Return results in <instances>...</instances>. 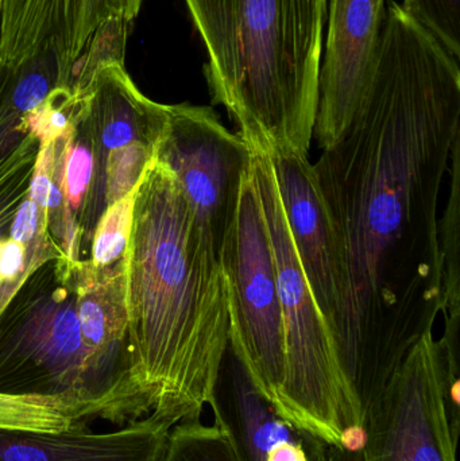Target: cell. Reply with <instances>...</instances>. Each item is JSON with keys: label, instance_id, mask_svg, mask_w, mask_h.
Masks as SVG:
<instances>
[{"label": "cell", "instance_id": "cell-1", "mask_svg": "<svg viewBox=\"0 0 460 461\" xmlns=\"http://www.w3.org/2000/svg\"><path fill=\"white\" fill-rule=\"evenodd\" d=\"M459 138V59L389 0L356 115L313 165L337 244L331 332L365 428L442 314L439 203Z\"/></svg>", "mask_w": 460, "mask_h": 461}, {"label": "cell", "instance_id": "cell-2", "mask_svg": "<svg viewBox=\"0 0 460 461\" xmlns=\"http://www.w3.org/2000/svg\"><path fill=\"white\" fill-rule=\"evenodd\" d=\"M127 336L150 414L175 427L210 405L229 347L218 252L175 173L153 157L123 258Z\"/></svg>", "mask_w": 460, "mask_h": 461}, {"label": "cell", "instance_id": "cell-3", "mask_svg": "<svg viewBox=\"0 0 460 461\" xmlns=\"http://www.w3.org/2000/svg\"><path fill=\"white\" fill-rule=\"evenodd\" d=\"M207 49L213 104L262 150L308 156L319 105L326 0H185Z\"/></svg>", "mask_w": 460, "mask_h": 461}, {"label": "cell", "instance_id": "cell-4", "mask_svg": "<svg viewBox=\"0 0 460 461\" xmlns=\"http://www.w3.org/2000/svg\"><path fill=\"white\" fill-rule=\"evenodd\" d=\"M248 146L251 175L275 254L283 312L285 384L278 414L327 446L339 447L342 430L359 424L351 408L334 336L300 265L269 157L261 149Z\"/></svg>", "mask_w": 460, "mask_h": 461}, {"label": "cell", "instance_id": "cell-5", "mask_svg": "<svg viewBox=\"0 0 460 461\" xmlns=\"http://www.w3.org/2000/svg\"><path fill=\"white\" fill-rule=\"evenodd\" d=\"M219 260L229 312L230 347L278 413L285 384L283 312L275 254L251 167L243 178L237 215Z\"/></svg>", "mask_w": 460, "mask_h": 461}, {"label": "cell", "instance_id": "cell-6", "mask_svg": "<svg viewBox=\"0 0 460 461\" xmlns=\"http://www.w3.org/2000/svg\"><path fill=\"white\" fill-rule=\"evenodd\" d=\"M364 449L329 446V461H455L445 401L442 348L434 330L413 346L366 425Z\"/></svg>", "mask_w": 460, "mask_h": 461}, {"label": "cell", "instance_id": "cell-7", "mask_svg": "<svg viewBox=\"0 0 460 461\" xmlns=\"http://www.w3.org/2000/svg\"><path fill=\"white\" fill-rule=\"evenodd\" d=\"M154 156L175 173L197 221L221 254L250 167L248 143L229 131L211 107L167 105Z\"/></svg>", "mask_w": 460, "mask_h": 461}, {"label": "cell", "instance_id": "cell-8", "mask_svg": "<svg viewBox=\"0 0 460 461\" xmlns=\"http://www.w3.org/2000/svg\"><path fill=\"white\" fill-rule=\"evenodd\" d=\"M143 0H0V62L18 68L53 54L65 80L96 41L127 27Z\"/></svg>", "mask_w": 460, "mask_h": 461}, {"label": "cell", "instance_id": "cell-9", "mask_svg": "<svg viewBox=\"0 0 460 461\" xmlns=\"http://www.w3.org/2000/svg\"><path fill=\"white\" fill-rule=\"evenodd\" d=\"M319 77L313 137L321 150L347 131L372 73L385 19V0H331Z\"/></svg>", "mask_w": 460, "mask_h": 461}, {"label": "cell", "instance_id": "cell-10", "mask_svg": "<svg viewBox=\"0 0 460 461\" xmlns=\"http://www.w3.org/2000/svg\"><path fill=\"white\" fill-rule=\"evenodd\" d=\"M264 151L272 164L300 265L331 330L338 309L337 244L315 169L304 154L285 149Z\"/></svg>", "mask_w": 460, "mask_h": 461}, {"label": "cell", "instance_id": "cell-11", "mask_svg": "<svg viewBox=\"0 0 460 461\" xmlns=\"http://www.w3.org/2000/svg\"><path fill=\"white\" fill-rule=\"evenodd\" d=\"M172 428L153 414L105 433L0 428V461H159Z\"/></svg>", "mask_w": 460, "mask_h": 461}, {"label": "cell", "instance_id": "cell-12", "mask_svg": "<svg viewBox=\"0 0 460 461\" xmlns=\"http://www.w3.org/2000/svg\"><path fill=\"white\" fill-rule=\"evenodd\" d=\"M210 405L215 424L226 433L240 461H265L267 452L280 441L305 443L312 436L277 413L257 389L230 344Z\"/></svg>", "mask_w": 460, "mask_h": 461}, {"label": "cell", "instance_id": "cell-13", "mask_svg": "<svg viewBox=\"0 0 460 461\" xmlns=\"http://www.w3.org/2000/svg\"><path fill=\"white\" fill-rule=\"evenodd\" d=\"M76 312L86 346L105 362L129 371L135 378L127 336L122 259L105 268H95L91 262L77 263Z\"/></svg>", "mask_w": 460, "mask_h": 461}, {"label": "cell", "instance_id": "cell-14", "mask_svg": "<svg viewBox=\"0 0 460 461\" xmlns=\"http://www.w3.org/2000/svg\"><path fill=\"white\" fill-rule=\"evenodd\" d=\"M450 194L440 218V249L443 259V305L445 333L442 341L459 346L460 316V138L454 143L450 165Z\"/></svg>", "mask_w": 460, "mask_h": 461}, {"label": "cell", "instance_id": "cell-15", "mask_svg": "<svg viewBox=\"0 0 460 461\" xmlns=\"http://www.w3.org/2000/svg\"><path fill=\"white\" fill-rule=\"evenodd\" d=\"M159 461H240L218 425L185 420L170 429Z\"/></svg>", "mask_w": 460, "mask_h": 461}, {"label": "cell", "instance_id": "cell-16", "mask_svg": "<svg viewBox=\"0 0 460 461\" xmlns=\"http://www.w3.org/2000/svg\"><path fill=\"white\" fill-rule=\"evenodd\" d=\"M135 189L123 199L113 203L100 215L92 243V266L111 267L123 258L132 224Z\"/></svg>", "mask_w": 460, "mask_h": 461}, {"label": "cell", "instance_id": "cell-17", "mask_svg": "<svg viewBox=\"0 0 460 461\" xmlns=\"http://www.w3.org/2000/svg\"><path fill=\"white\" fill-rule=\"evenodd\" d=\"M157 143L138 140L105 154V203L107 207L137 188L156 153Z\"/></svg>", "mask_w": 460, "mask_h": 461}, {"label": "cell", "instance_id": "cell-18", "mask_svg": "<svg viewBox=\"0 0 460 461\" xmlns=\"http://www.w3.org/2000/svg\"><path fill=\"white\" fill-rule=\"evenodd\" d=\"M401 7L460 59V0H404Z\"/></svg>", "mask_w": 460, "mask_h": 461}, {"label": "cell", "instance_id": "cell-19", "mask_svg": "<svg viewBox=\"0 0 460 461\" xmlns=\"http://www.w3.org/2000/svg\"><path fill=\"white\" fill-rule=\"evenodd\" d=\"M56 170V142L38 149L35 157L32 177L29 184L27 196L40 208L41 218L46 219L49 223L51 212L61 210V189L54 181Z\"/></svg>", "mask_w": 460, "mask_h": 461}, {"label": "cell", "instance_id": "cell-20", "mask_svg": "<svg viewBox=\"0 0 460 461\" xmlns=\"http://www.w3.org/2000/svg\"><path fill=\"white\" fill-rule=\"evenodd\" d=\"M41 227V212L38 205L30 199L22 200L16 208L13 223L10 227V238L22 244H29L34 240Z\"/></svg>", "mask_w": 460, "mask_h": 461}, {"label": "cell", "instance_id": "cell-21", "mask_svg": "<svg viewBox=\"0 0 460 461\" xmlns=\"http://www.w3.org/2000/svg\"><path fill=\"white\" fill-rule=\"evenodd\" d=\"M307 438V441L310 440ZM307 441L299 443V441H280L275 444L269 452H267L265 461H310L307 451Z\"/></svg>", "mask_w": 460, "mask_h": 461}, {"label": "cell", "instance_id": "cell-22", "mask_svg": "<svg viewBox=\"0 0 460 461\" xmlns=\"http://www.w3.org/2000/svg\"><path fill=\"white\" fill-rule=\"evenodd\" d=\"M307 451L308 456H310V461H329V446L320 438H312L307 441Z\"/></svg>", "mask_w": 460, "mask_h": 461}, {"label": "cell", "instance_id": "cell-23", "mask_svg": "<svg viewBox=\"0 0 460 461\" xmlns=\"http://www.w3.org/2000/svg\"><path fill=\"white\" fill-rule=\"evenodd\" d=\"M5 67H3L2 62H0V81H2L3 75H5Z\"/></svg>", "mask_w": 460, "mask_h": 461}]
</instances>
